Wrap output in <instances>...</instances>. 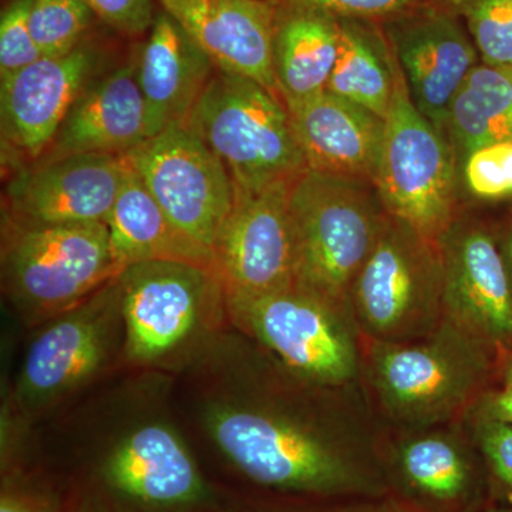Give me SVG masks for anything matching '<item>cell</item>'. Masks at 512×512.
I'll return each instance as SVG.
<instances>
[{"mask_svg": "<svg viewBox=\"0 0 512 512\" xmlns=\"http://www.w3.org/2000/svg\"><path fill=\"white\" fill-rule=\"evenodd\" d=\"M225 332L187 370L198 379L202 429L248 481L289 495L372 498L389 491L383 468L323 429Z\"/></svg>", "mask_w": 512, "mask_h": 512, "instance_id": "6da1fadb", "label": "cell"}, {"mask_svg": "<svg viewBox=\"0 0 512 512\" xmlns=\"http://www.w3.org/2000/svg\"><path fill=\"white\" fill-rule=\"evenodd\" d=\"M156 382L128 384L92 426V473L109 500L130 512H197L210 485L183 434L158 402Z\"/></svg>", "mask_w": 512, "mask_h": 512, "instance_id": "7a4b0ae2", "label": "cell"}, {"mask_svg": "<svg viewBox=\"0 0 512 512\" xmlns=\"http://www.w3.org/2000/svg\"><path fill=\"white\" fill-rule=\"evenodd\" d=\"M126 325V365L187 370L228 332L227 295L211 266L146 262L117 276Z\"/></svg>", "mask_w": 512, "mask_h": 512, "instance_id": "3957f363", "label": "cell"}, {"mask_svg": "<svg viewBox=\"0 0 512 512\" xmlns=\"http://www.w3.org/2000/svg\"><path fill=\"white\" fill-rule=\"evenodd\" d=\"M375 183L305 171L289 190L296 288L343 311L387 217Z\"/></svg>", "mask_w": 512, "mask_h": 512, "instance_id": "277c9868", "label": "cell"}, {"mask_svg": "<svg viewBox=\"0 0 512 512\" xmlns=\"http://www.w3.org/2000/svg\"><path fill=\"white\" fill-rule=\"evenodd\" d=\"M6 399L30 423L126 365L117 279L37 326Z\"/></svg>", "mask_w": 512, "mask_h": 512, "instance_id": "5b68a950", "label": "cell"}, {"mask_svg": "<svg viewBox=\"0 0 512 512\" xmlns=\"http://www.w3.org/2000/svg\"><path fill=\"white\" fill-rule=\"evenodd\" d=\"M117 276L103 222L3 224V295L29 328L86 301Z\"/></svg>", "mask_w": 512, "mask_h": 512, "instance_id": "8992f818", "label": "cell"}, {"mask_svg": "<svg viewBox=\"0 0 512 512\" xmlns=\"http://www.w3.org/2000/svg\"><path fill=\"white\" fill-rule=\"evenodd\" d=\"M185 124L220 158L237 194L291 183L306 170L284 100L248 77L215 69Z\"/></svg>", "mask_w": 512, "mask_h": 512, "instance_id": "52a82bcc", "label": "cell"}, {"mask_svg": "<svg viewBox=\"0 0 512 512\" xmlns=\"http://www.w3.org/2000/svg\"><path fill=\"white\" fill-rule=\"evenodd\" d=\"M456 167L447 137L414 106L396 59L393 96L373 181L384 210L439 247L451 228Z\"/></svg>", "mask_w": 512, "mask_h": 512, "instance_id": "ba28073f", "label": "cell"}, {"mask_svg": "<svg viewBox=\"0 0 512 512\" xmlns=\"http://www.w3.org/2000/svg\"><path fill=\"white\" fill-rule=\"evenodd\" d=\"M232 328L254 339L288 372L312 386H339L356 372V352L342 315L291 286L227 301Z\"/></svg>", "mask_w": 512, "mask_h": 512, "instance_id": "9c48e42d", "label": "cell"}, {"mask_svg": "<svg viewBox=\"0 0 512 512\" xmlns=\"http://www.w3.org/2000/svg\"><path fill=\"white\" fill-rule=\"evenodd\" d=\"M124 156L171 221L212 254L235 201L231 175L214 151L187 124H178Z\"/></svg>", "mask_w": 512, "mask_h": 512, "instance_id": "30bf717a", "label": "cell"}, {"mask_svg": "<svg viewBox=\"0 0 512 512\" xmlns=\"http://www.w3.org/2000/svg\"><path fill=\"white\" fill-rule=\"evenodd\" d=\"M352 295L357 316L373 335H416L443 302L440 248L389 215Z\"/></svg>", "mask_w": 512, "mask_h": 512, "instance_id": "8fae6325", "label": "cell"}, {"mask_svg": "<svg viewBox=\"0 0 512 512\" xmlns=\"http://www.w3.org/2000/svg\"><path fill=\"white\" fill-rule=\"evenodd\" d=\"M293 181L271 185L256 194L235 192L232 210L212 248L214 269L227 301L259 298L295 284L289 214Z\"/></svg>", "mask_w": 512, "mask_h": 512, "instance_id": "7c38bea8", "label": "cell"}, {"mask_svg": "<svg viewBox=\"0 0 512 512\" xmlns=\"http://www.w3.org/2000/svg\"><path fill=\"white\" fill-rule=\"evenodd\" d=\"M126 156L46 157L6 188V221L22 225L107 224L126 183Z\"/></svg>", "mask_w": 512, "mask_h": 512, "instance_id": "4fadbf2b", "label": "cell"}, {"mask_svg": "<svg viewBox=\"0 0 512 512\" xmlns=\"http://www.w3.org/2000/svg\"><path fill=\"white\" fill-rule=\"evenodd\" d=\"M99 56L76 47L64 56L42 57L0 79L3 140L26 156L45 153L73 104L97 79Z\"/></svg>", "mask_w": 512, "mask_h": 512, "instance_id": "5bb4252c", "label": "cell"}, {"mask_svg": "<svg viewBox=\"0 0 512 512\" xmlns=\"http://www.w3.org/2000/svg\"><path fill=\"white\" fill-rule=\"evenodd\" d=\"M396 19L389 36L410 97L446 136L451 101L478 64L477 47L448 13H406Z\"/></svg>", "mask_w": 512, "mask_h": 512, "instance_id": "9a60e30c", "label": "cell"}, {"mask_svg": "<svg viewBox=\"0 0 512 512\" xmlns=\"http://www.w3.org/2000/svg\"><path fill=\"white\" fill-rule=\"evenodd\" d=\"M215 67L279 94L274 69L278 12L266 0H157Z\"/></svg>", "mask_w": 512, "mask_h": 512, "instance_id": "2e32d148", "label": "cell"}, {"mask_svg": "<svg viewBox=\"0 0 512 512\" xmlns=\"http://www.w3.org/2000/svg\"><path fill=\"white\" fill-rule=\"evenodd\" d=\"M439 248L443 303L454 322L477 338H510V278L493 238L483 229L458 225L448 229Z\"/></svg>", "mask_w": 512, "mask_h": 512, "instance_id": "e0dca14e", "label": "cell"}, {"mask_svg": "<svg viewBox=\"0 0 512 512\" xmlns=\"http://www.w3.org/2000/svg\"><path fill=\"white\" fill-rule=\"evenodd\" d=\"M285 106L306 168L375 181L382 117L328 90Z\"/></svg>", "mask_w": 512, "mask_h": 512, "instance_id": "ac0fdd59", "label": "cell"}, {"mask_svg": "<svg viewBox=\"0 0 512 512\" xmlns=\"http://www.w3.org/2000/svg\"><path fill=\"white\" fill-rule=\"evenodd\" d=\"M466 350L444 340L427 345H384L375 355V379L383 399L402 416L429 419L463 402L477 376Z\"/></svg>", "mask_w": 512, "mask_h": 512, "instance_id": "d6986e66", "label": "cell"}, {"mask_svg": "<svg viewBox=\"0 0 512 512\" xmlns=\"http://www.w3.org/2000/svg\"><path fill=\"white\" fill-rule=\"evenodd\" d=\"M148 140L147 109L137 82V62L94 80L64 119L46 157L119 154Z\"/></svg>", "mask_w": 512, "mask_h": 512, "instance_id": "ffe728a7", "label": "cell"}, {"mask_svg": "<svg viewBox=\"0 0 512 512\" xmlns=\"http://www.w3.org/2000/svg\"><path fill=\"white\" fill-rule=\"evenodd\" d=\"M215 69L210 57L170 15L164 12L156 16L137 60L148 138L187 123Z\"/></svg>", "mask_w": 512, "mask_h": 512, "instance_id": "44dd1931", "label": "cell"}, {"mask_svg": "<svg viewBox=\"0 0 512 512\" xmlns=\"http://www.w3.org/2000/svg\"><path fill=\"white\" fill-rule=\"evenodd\" d=\"M107 228L119 275L131 266L157 261L214 268L211 252L180 231L131 167Z\"/></svg>", "mask_w": 512, "mask_h": 512, "instance_id": "7402d4cb", "label": "cell"}, {"mask_svg": "<svg viewBox=\"0 0 512 512\" xmlns=\"http://www.w3.org/2000/svg\"><path fill=\"white\" fill-rule=\"evenodd\" d=\"M407 500L430 512H481L483 481L476 464L453 440L417 437L397 450L392 476Z\"/></svg>", "mask_w": 512, "mask_h": 512, "instance_id": "603a6c76", "label": "cell"}, {"mask_svg": "<svg viewBox=\"0 0 512 512\" xmlns=\"http://www.w3.org/2000/svg\"><path fill=\"white\" fill-rule=\"evenodd\" d=\"M340 22L318 10L286 8L276 19L274 69L284 103L325 92L339 55Z\"/></svg>", "mask_w": 512, "mask_h": 512, "instance_id": "cb8c5ba5", "label": "cell"}, {"mask_svg": "<svg viewBox=\"0 0 512 512\" xmlns=\"http://www.w3.org/2000/svg\"><path fill=\"white\" fill-rule=\"evenodd\" d=\"M446 136L456 161L471 153L512 140V69L477 64L448 110Z\"/></svg>", "mask_w": 512, "mask_h": 512, "instance_id": "d4e9b609", "label": "cell"}, {"mask_svg": "<svg viewBox=\"0 0 512 512\" xmlns=\"http://www.w3.org/2000/svg\"><path fill=\"white\" fill-rule=\"evenodd\" d=\"M339 22V55L326 90L386 119L394 89L393 49L365 20Z\"/></svg>", "mask_w": 512, "mask_h": 512, "instance_id": "484cf974", "label": "cell"}, {"mask_svg": "<svg viewBox=\"0 0 512 512\" xmlns=\"http://www.w3.org/2000/svg\"><path fill=\"white\" fill-rule=\"evenodd\" d=\"M92 18L82 0H32L29 28L43 56H64L80 46Z\"/></svg>", "mask_w": 512, "mask_h": 512, "instance_id": "4316f807", "label": "cell"}, {"mask_svg": "<svg viewBox=\"0 0 512 512\" xmlns=\"http://www.w3.org/2000/svg\"><path fill=\"white\" fill-rule=\"evenodd\" d=\"M460 12L483 63L512 69V0H460Z\"/></svg>", "mask_w": 512, "mask_h": 512, "instance_id": "83f0119b", "label": "cell"}, {"mask_svg": "<svg viewBox=\"0 0 512 512\" xmlns=\"http://www.w3.org/2000/svg\"><path fill=\"white\" fill-rule=\"evenodd\" d=\"M463 170L468 188L477 197L512 194V140L478 148L466 158Z\"/></svg>", "mask_w": 512, "mask_h": 512, "instance_id": "f1b7e54d", "label": "cell"}, {"mask_svg": "<svg viewBox=\"0 0 512 512\" xmlns=\"http://www.w3.org/2000/svg\"><path fill=\"white\" fill-rule=\"evenodd\" d=\"M32 0H15L0 19V77L8 76L45 57L29 28Z\"/></svg>", "mask_w": 512, "mask_h": 512, "instance_id": "f546056e", "label": "cell"}, {"mask_svg": "<svg viewBox=\"0 0 512 512\" xmlns=\"http://www.w3.org/2000/svg\"><path fill=\"white\" fill-rule=\"evenodd\" d=\"M0 512H63L59 494L23 466L2 470Z\"/></svg>", "mask_w": 512, "mask_h": 512, "instance_id": "4dcf8cb0", "label": "cell"}, {"mask_svg": "<svg viewBox=\"0 0 512 512\" xmlns=\"http://www.w3.org/2000/svg\"><path fill=\"white\" fill-rule=\"evenodd\" d=\"M286 8L318 10L336 19L399 18L423 0H284Z\"/></svg>", "mask_w": 512, "mask_h": 512, "instance_id": "1f68e13d", "label": "cell"}, {"mask_svg": "<svg viewBox=\"0 0 512 512\" xmlns=\"http://www.w3.org/2000/svg\"><path fill=\"white\" fill-rule=\"evenodd\" d=\"M480 446L495 484L512 501V424L500 419L484 423Z\"/></svg>", "mask_w": 512, "mask_h": 512, "instance_id": "d6a6232c", "label": "cell"}, {"mask_svg": "<svg viewBox=\"0 0 512 512\" xmlns=\"http://www.w3.org/2000/svg\"><path fill=\"white\" fill-rule=\"evenodd\" d=\"M93 15L124 35L137 36L153 26V0H82Z\"/></svg>", "mask_w": 512, "mask_h": 512, "instance_id": "836d02e7", "label": "cell"}, {"mask_svg": "<svg viewBox=\"0 0 512 512\" xmlns=\"http://www.w3.org/2000/svg\"><path fill=\"white\" fill-rule=\"evenodd\" d=\"M322 512H430L412 501L382 497L360 498L355 503L333 505Z\"/></svg>", "mask_w": 512, "mask_h": 512, "instance_id": "e575fe53", "label": "cell"}, {"mask_svg": "<svg viewBox=\"0 0 512 512\" xmlns=\"http://www.w3.org/2000/svg\"><path fill=\"white\" fill-rule=\"evenodd\" d=\"M494 410L498 419L512 424V389L495 397Z\"/></svg>", "mask_w": 512, "mask_h": 512, "instance_id": "d590c367", "label": "cell"}, {"mask_svg": "<svg viewBox=\"0 0 512 512\" xmlns=\"http://www.w3.org/2000/svg\"><path fill=\"white\" fill-rule=\"evenodd\" d=\"M197 512H261V511H252V510H217V508L207 507L204 510H200Z\"/></svg>", "mask_w": 512, "mask_h": 512, "instance_id": "8d00e7d4", "label": "cell"}, {"mask_svg": "<svg viewBox=\"0 0 512 512\" xmlns=\"http://www.w3.org/2000/svg\"><path fill=\"white\" fill-rule=\"evenodd\" d=\"M481 512H512V505H511V507L485 508V510H483Z\"/></svg>", "mask_w": 512, "mask_h": 512, "instance_id": "74e56055", "label": "cell"}, {"mask_svg": "<svg viewBox=\"0 0 512 512\" xmlns=\"http://www.w3.org/2000/svg\"><path fill=\"white\" fill-rule=\"evenodd\" d=\"M505 252H507L508 261H510L511 269H512V237L508 239L507 247H505Z\"/></svg>", "mask_w": 512, "mask_h": 512, "instance_id": "f35d334b", "label": "cell"}, {"mask_svg": "<svg viewBox=\"0 0 512 512\" xmlns=\"http://www.w3.org/2000/svg\"><path fill=\"white\" fill-rule=\"evenodd\" d=\"M508 377H510V382L512 384V366H511V369H510V373H508Z\"/></svg>", "mask_w": 512, "mask_h": 512, "instance_id": "ab89813d", "label": "cell"}, {"mask_svg": "<svg viewBox=\"0 0 512 512\" xmlns=\"http://www.w3.org/2000/svg\"><path fill=\"white\" fill-rule=\"evenodd\" d=\"M94 512H99V511H94Z\"/></svg>", "mask_w": 512, "mask_h": 512, "instance_id": "60d3db41", "label": "cell"}]
</instances>
